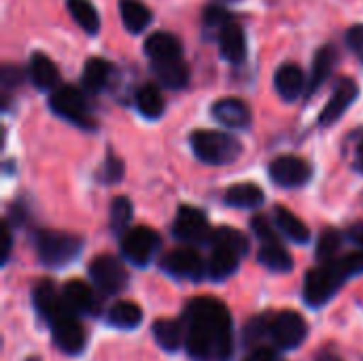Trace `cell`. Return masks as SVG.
<instances>
[{"label":"cell","mask_w":363,"mask_h":361,"mask_svg":"<svg viewBox=\"0 0 363 361\" xmlns=\"http://www.w3.org/2000/svg\"><path fill=\"white\" fill-rule=\"evenodd\" d=\"M245 361H277V351L272 347H255Z\"/></svg>","instance_id":"obj_42"},{"label":"cell","mask_w":363,"mask_h":361,"mask_svg":"<svg viewBox=\"0 0 363 361\" xmlns=\"http://www.w3.org/2000/svg\"><path fill=\"white\" fill-rule=\"evenodd\" d=\"M153 338L164 351H179L185 343V330L181 323L170 321V319H157L153 323Z\"/></svg>","instance_id":"obj_31"},{"label":"cell","mask_w":363,"mask_h":361,"mask_svg":"<svg viewBox=\"0 0 363 361\" xmlns=\"http://www.w3.org/2000/svg\"><path fill=\"white\" fill-rule=\"evenodd\" d=\"M347 236H349V240H351V243H355V245H357V249H363V221H359V223H353V226L347 230Z\"/></svg>","instance_id":"obj_44"},{"label":"cell","mask_w":363,"mask_h":361,"mask_svg":"<svg viewBox=\"0 0 363 361\" xmlns=\"http://www.w3.org/2000/svg\"><path fill=\"white\" fill-rule=\"evenodd\" d=\"M115 74V66L108 62V60H102V57H89L83 66V74H81V81H83V87L85 91L89 94H100L108 87L111 79Z\"/></svg>","instance_id":"obj_19"},{"label":"cell","mask_w":363,"mask_h":361,"mask_svg":"<svg viewBox=\"0 0 363 361\" xmlns=\"http://www.w3.org/2000/svg\"><path fill=\"white\" fill-rule=\"evenodd\" d=\"M223 200L228 206H234V209H257L262 206L266 196L262 187L255 183H238V185L228 187Z\"/></svg>","instance_id":"obj_27"},{"label":"cell","mask_w":363,"mask_h":361,"mask_svg":"<svg viewBox=\"0 0 363 361\" xmlns=\"http://www.w3.org/2000/svg\"><path fill=\"white\" fill-rule=\"evenodd\" d=\"M34 306H36L38 315H40L47 323H51L53 319H57L62 313L72 311V309L66 304L64 296L55 289V285H53L51 281H40V283L34 287Z\"/></svg>","instance_id":"obj_14"},{"label":"cell","mask_w":363,"mask_h":361,"mask_svg":"<svg viewBox=\"0 0 363 361\" xmlns=\"http://www.w3.org/2000/svg\"><path fill=\"white\" fill-rule=\"evenodd\" d=\"M215 2H219V4H225V2H238V0H215Z\"/></svg>","instance_id":"obj_46"},{"label":"cell","mask_w":363,"mask_h":361,"mask_svg":"<svg viewBox=\"0 0 363 361\" xmlns=\"http://www.w3.org/2000/svg\"><path fill=\"white\" fill-rule=\"evenodd\" d=\"M185 347L196 361H230L234 355V326L228 306L211 296L194 298L183 313Z\"/></svg>","instance_id":"obj_1"},{"label":"cell","mask_w":363,"mask_h":361,"mask_svg":"<svg viewBox=\"0 0 363 361\" xmlns=\"http://www.w3.org/2000/svg\"><path fill=\"white\" fill-rule=\"evenodd\" d=\"M251 228H253L255 236H257L262 243H272V240H279V236H277V232H274L272 223H270L266 217H262V215H257V217H253V219H251Z\"/></svg>","instance_id":"obj_39"},{"label":"cell","mask_w":363,"mask_h":361,"mask_svg":"<svg viewBox=\"0 0 363 361\" xmlns=\"http://www.w3.org/2000/svg\"><path fill=\"white\" fill-rule=\"evenodd\" d=\"M157 81L168 89H183L189 83V66L183 57L168 62H151Z\"/></svg>","instance_id":"obj_23"},{"label":"cell","mask_w":363,"mask_h":361,"mask_svg":"<svg viewBox=\"0 0 363 361\" xmlns=\"http://www.w3.org/2000/svg\"><path fill=\"white\" fill-rule=\"evenodd\" d=\"M51 334H53V343L57 345V349L66 355H79L85 347V330L77 319L74 311H66L62 313L57 319H53L49 323Z\"/></svg>","instance_id":"obj_11"},{"label":"cell","mask_w":363,"mask_h":361,"mask_svg":"<svg viewBox=\"0 0 363 361\" xmlns=\"http://www.w3.org/2000/svg\"><path fill=\"white\" fill-rule=\"evenodd\" d=\"M132 219V202L125 196H119L111 204V230L115 234H123Z\"/></svg>","instance_id":"obj_34"},{"label":"cell","mask_w":363,"mask_h":361,"mask_svg":"<svg viewBox=\"0 0 363 361\" xmlns=\"http://www.w3.org/2000/svg\"><path fill=\"white\" fill-rule=\"evenodd\" d=\"M268 172L277 185H281L285 189H296L311 181L313 168L306 160H302L298 155H281L270 162Z\"/></svg>","instance_id":"obj_12"},{"label":"cell","mask_w":363,"mask_h":361,"mask_svg":"<svg viewBox=\"0 0 363 361\" xmlns=\"http://www.w3.org/2000/svg\"><path fill=\"white\" fill-rule=\"evenodd\" d=\"M202 21H204V28L206 32H213V34H219L221 28L232 21V15L223 9V4H208L202 13Z\"/></svg>","instance_id":"obj_37"},{"label":"cell","mask_w":363,"mask_h":361,"mask_svg":"<svg viewBox=\"0 0 363 361\" xmlns=\"http://www.w3.org/2000/svg\"><path fill=\"white\" fill-rule=\"evenodd\" d=\"M306 77L304 70L298 64H283L274 72V89L285 102H294L304 94L306 87Z\"/></svg>","instance_id":"obj_16"},{"label":"cell","mask_w":363,"mask_h":361,"mask_svg":"<svg viewBox=\"0 0 363 361\" xmlns=\"http://www.w3.org/2000/svg\"><path fill=\"white\" fill-rule=\"evenodd\" d=\"M211 226H208V219L206 215L196 209V206H187L183 204L174 217V223H172V236L185 245H208L211 240Z\"/></svg>","instance_id":"obj_7"},{"label":"cell","mask_w":363,"mask_h":361,"mask_svg":"<svg viewBox=\"0 0 363 361\" xmlns=\"http://www.w3.org/2000/svg\"><path fill=\"white\" fill-rule=\"evenodd\" d=\"M38 260L49 268H62L74 262L83 251V240L70 232L60 230H40L34 238Z\"/></svg>","instance_id":"obj_4"},{"label":"cell","mask_w":363,"mask_h":361,"mask_svg":"<svg viewBox=\"0 0 363 361\" xmlns=\"http://www.w3.org/2000/svg\"><path fill=\"white\" fill-rule=\"evenodd\" d=\"M342 151H345V157L349 160V164L363 174V128L349 134Z\"/></svg>","instance_id":"obj_36"},{"label":"cell","mask_w":363,"mask_h":361,"mask_svg":"<svg viewBox=\"0 0 363 361\" xmlns=\"http://www.w3.org/2000/svg\"><path fill=\"white\" fill-rule=\"evenodd\" d=\"M336 60H338V53H336V47L334 45H323L317 55H315V62H313V70H311V77H308V85H306V96H315L319 91V87L330 79L334 66H336Z\"/></svg>","instance_id":"obj_20"},{"label":"cell","mask_w":363,"mask_h":361,"mask_svg":"<svg viewBox=\"0 0 363 361\" xmlns=\"http://www.w3.org/2000/svg\"><path fill=\"white\" fill-rule=\"evenodd\" d=\"M194 155L208 166H225L240 157L242 145L232 134L219 130H196L189 138Z\"/></svg>","instance_id":"obj_3"},{"label":"cell","mask_w":363,"mask_h":361,"mask_svg":"<svg viewBox=\"0 0 363 361\" xmlns=\"http://www.w3.org/2000/svg\"><path fill=\"white\" fill-rule=\"evenodd\" d=\"M66 9L83 32L96 36L100 32V15L91 0H66Z\"/></svg>","instance_id":"obj_30"},{"label":"cell","mask_w":363,"mask_h":361,"mask_svg":"<svg viewBox=\"0 0 363 361\" xmlns=\"http://www.w3.org/2000/svg\"><path fill=\"white\" fill-rule=\"evenodd\" d=\"M208 245L230 249V251H234V253H238L242 257L249 253V238L242 232L234 230V228H217V230H213Z\"/></svg>","instance_id":"obj_33"},{"label":"cell","mask_w":363,"mask_h":361,"mask_svg":"<svg viewBox=\"0 0 363 361\" xmlns=\"http://www.w3.org/2000/svg\"><path fill=\"white\" fill-rule=\"evenodd\" d=\"M219 40V51L221 57L230 64H240L247 57V36L240 23H236L234 19L228 21L221 32L217 34Z\"/></svg>","instance_id":"obj_15"},{"label":"cell","mask_w":363,"mask_h":361,"mask_svg":"<svg viewBox=\"0 0 363 361\" xmlns=\"http://www.w3.org/2000/svg\"><path fill=\"white\" fill-rule=\"evenodd\" d=\"M23 81V70L17 68V66H2V72H0V83H2V89H13L17 87L19 83Z\"/></svg>","instance_id":"obj_40"},{"label":"cell","mask_w":363,"mask_h":361,"mask_svg":"<svg viewBox=\"0 0 363 361\" xmlns=\"http://www.w3.org/2000/svg\"><path fill=\"white\" fill-rule=\"evenodd\" d=\"M119 15L128 32L140 34L153 19L151 9L140 0H119Z\"/></svg>","instance_id":"obj_26"},{"label":"cell","mask_w":363,"mask_h":361,"mask_svg":"<svg viewBox=\"0 0 363 361\" xmlns=\"http://www.w3.org/2000/svg\"><path fill=\"white\" fill-rule=\"evenodd\" d=\"M11 245H13V236H11V228L4 221L2 226V264H6L9 255H11Z\"/></svg>","instance_id":"obj_43"},{"label":"cell","mask_w":363,"mask_h":361,"mask_svg":"<svg viewBox=\"0 0 363 361\" xmlns=\"http://www.w3.org/2000/svg\"><path fill=\"white\" fill-rule=\"evenodd\" d=\"M315 361H345L340 355H336V353H332V351H321L319 355H317V360Z\"/></svg>","instance_id":"obj_45"},{"label":"cell","mask_w":363,"mask_h":361,"mask_svg":"<svg viewBox=\"0 0 363 361\" xmlns=\"http://www.w3.org/2000/svg\"><path fill=\"white\" fill-rule=\"evenodd\" d=\"M363 272V249L347 253L345 257H334L313 268L304 279V302L313 309L328 304L338 289L355 274Z\"/></svg>","instance_id":"obj_2"},{"label":"cell","mask_w":363,"mask_h":361,"mask_svg":"<svg viewBox=\"0 0 363 361\" xmlns=\"http://www.w3.org/2000/svg\"><path fill=\"white\" fill-rule=\"evenodd\" d=\"M160 247L162 236L147 226H136L121 234V253L134 266H147L155 257Z\"/></svg>","instance_id":"obj_6"},{"label":"cell","mask_w":363,"mask_h":361,"mask_svg":"<svg viewBox=\"0 0 363 361\" xmlns=\"http://www.w3.org/2000/svg\"><path fill=\"white\" fill-rule=\"evenodd\" d=\"M49 109L57 117H62L83 130H96V119L89 111L85 96L81 94V89H77L72 85L55 87L49 98Z\"/></svg>","instance_id":"obj_5"},{"label":"cell","mask_w":363,"mask_h":361,"mask_svg":"<svg viewBox=\"0 0 363 361\" xmlns=\"http://www.w3.org/2000/svg\"><path fill=\"white\" fill-rule=\"evenodd\" d=\"M257 260H259L262 266H266L272 272H289L294 268V257L281 245V240L262 243L259 253H257Z\"/></svg>","instance_id":"obj_29"},{"label":"cell","mask_w":363,"mask_h":361,"mask_svg":"<svg viewBox=\"0 0 363 361\" xmlns=\"http://www.w3.org/2000/svg\"><path fill=\"white\" fill-rule=\"evenodd\" d=\"M211 257L206 262V274L213 279V281H225L230 279L236 270H238V264L242 260V255L230 251V249H221V247H211Z\"/></svg>","instance_id":"obj_24"},{"label":"cell","mask_w":363,"mask_h":361,"mask_svg":"<svg viewBox=\"0 0 363 361\" xmlns=\"http://www.w3.org/2000/svg\"><path fill=\"white\" fill-rule=\"evenodd\" d=\"M340 247H342V236H340V232L334 230V228H330V230H325V232L321 234V238H319V243H317V257H319L321 262H330V260H334V257L338 255Z\"/></svg>","instance_id":"obj_35"},{"label":"cell","mask_w":363,"mask_h":361,"mask_svg":"<svg viewBox=\"0 0 363 361\" xmlns=\"http://www.w3.org/2000/svg\"><path fill=\"white\" fill-rule=\"evenodd\" d=\"M108 323L113 328H119V330H134L140 326L143 321V309L134 302H128V300H121L117 304H113V309L108 311Z\"/></svg>","instance_id":"obj_32"},{"label":"cell","mask_w":363,"mask_h":361,"mask_svg":"<svg viewBox=\"0 0 363 361\" xmlns=\"http://www.w3.org/2000/svg\"><path fill=\"white\" fill-rule=\"evenodd\" d=\"M123 162L117 155H106V160L102 162L100 170H98V181L104 185H115L123 179Z\"/></svg>","instance_id":"obj_38"},{"label":"cell","mask_w":363,"mask_h":361,"mask_svg":"<svg viewBox=\"0 0 363 361\" xmlns=\"http://www.w3.org/2000/svg\"><path fill=\"white\" fill-rule=\"evenodd\" d=\"M62 296L77 315H96L98 311V300L94 296V289L83 281H68L62 289Z\"/></svg>","instance_id":"obj_21"},{"label":"cell","mask_w":363,"mask_h":361,"mask_svg":"<svg viewBox=\"0 0 363 361\" xmlns=\"http://www.w3.org/2000/svg\"><path fill=\"white\" fill-rule=\"evenodd\" d=\"M162 270L172 274L174 279H183V281H200L204 279L206 274V264L204 260L200 257V253L196 249H191L189 245L187 247H181V249H174L170 253H166L160 262Z\"/></svg>","instance_id":"obj_9"},{"label":"cell","mask_w":363,"mask_h":361,"mask_svg":"<svg viewBox=\"0 0 363 361\" xmlns=\"http://www.w3.org/2000/svg\"><path fill=\"white\" fill-rule=\"evenodd\" d=\"M274 226L296 245H306L311 240L308 226L300 217H296L289 209H285V206H277L274 209Z\"/></svg>","instance_id":"obj_25"},{"label":"cell","mask_w":363,"mask_h":361,"mask_svg":"<svg viewBox=\"0 0 363 361\" xmlns=\"http://www.w3.org/2000/svg\"><path fill=\"white\" fill-rule=\"evenodd\" d=\"M89 277H91L94 285L106 296H115V294L123 291L128 285V270L113 255H98L96 260H91Z\"/></svg>","instance_id":"obj_8"},{"label":"cell","mask_w":363,"mask_h":361,"mask_svg":"<svg viewBox=\"0 0 363 361\" xmlns=\"http://www.w3.org/2000/svg\"><path fill=\"white\" fill-rule=\"evenodd\" d=\"M26 361H40L38 357H30V360H26Z\"/></svg>","instance_id":"obj_47"},{"label":"cell","mask_w":363,"mask_h":361,"mask_svg":"<svg viewBox=\"0 0 363 361\" xmlns=\"http://www.w3.org/2000/svg\"><path fill=\"white\" fill-rule=\"evenodd\" d=\"M357 96H359L357 83H355L353 79H349V77H342V79L336 83L334 94H332V98L328 100L325 109L321 111L319 123H321V126H334V123L349 111V106L355 102Z\"/></svg>","instance_id":"obj_13"},{"label":"cell","mask_w":363,"mask_h":361,"mask_svg":"<svg viewBox=\"0 0 363 361\" xmlns=\"http://www.w3.org/2000/svg\"><path fill=\"white\" fill-rule=\"evenodd\" d=\"M213 117L230 128H249L251 126V109L240 98H221L211 109Z\"/></svg>","instance_id":"obj_17"},{"label":"cell","mask_w":363,"mask_h":361,"mask_svg":"<svg viewBox=\"0 0 363 361\" xmlns=\"http://www.w3.org/2000/svg\"><path fill=\"white\" fill-rule=\"evenodd\" d=\"M134 102H136L138 113L143 117H147V119H160L164 115V111H166L164 96L160 91V87L153 85V83H145L143 87H138Z\"/></svg>","instance_id":"obj_28"},{"label":"cell","mask_w":363,"mask_h":361,"mask_svg":"<svg viewBox=\"0 0 363 361\" xmlns=\"http://www.w3.org/2000/svg\"><path fill=\"white\" fill-rule=\"evenodd\" d=\"M306 321L300 313L296 311H283L279 315L270 317V338L281 347V349H296L304 343L306 338Z\"/></svg>","instance_id":"obj_10"},{"label":"cell","mask_w":363,"mask_h":361,"mask_svg":"<svg viewBox=\"0 0 363 361\" xmlns=\"http://www.w3.org/2000/svg\"><path fill=\"white\" fill-rule=\"evenodd\" d=\"M347 45H349V49L363 60V26H353L349 32H347Z\"/></svg>","instance_id":"obj_41"},{"label":"cell","mask_w":363,"mask_h":361,"mask_svg":"<svg viewBox=\"0 0 363 361\" xmlns=\"http://www.w3.org/2000/svg\"><path fill=\"white\" fill-rule=\"evenodd\" d=\"M145 53L151 62L179 60V57H183V45L170 32H153L145 40Z\"/></svg>","instance_id":"obj_18"},{"label":"cell","mask_w":363,"mask_h":361,"mask_svg":"<svg viewBox=\"0 0 363 361\" xmlns=\"http://www.w3.org/2000/svg\"><path fill=\"white\" fill-rule=\"evenodd\" d=\"M28 74H30V81L38 89H55L60 83V70H57L55 62L49 60L40 51L32 53L30 64H28Z\"/></svg>","instance_id":"obj_22"}]
</instances>
